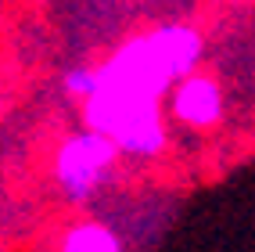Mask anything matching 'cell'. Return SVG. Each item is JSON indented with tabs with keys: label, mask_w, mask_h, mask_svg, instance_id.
I'll use <instances>...</instances> for the list:
<instances>
[{
	"label": "cell",
	"mask_w": 255,
	"mask_h": 252,
	"mask_svg": "<svg viewBox=\"0 0 255 252\" xmlns=\"http://www.w3.org/2000/svg\"><path fill=\"white\" fill-rule=\"evenodd\" d=\"M201 58H205V36L194 25H183V22L158 25L144 36L126 40L101 65L97 94L162 101L180 76L198 69Z\"/></svg>",
	"instance_id": "obj_1"
},
{
	"label": "cell",
	"mask_w": 255,
	"mask_h": 252,
	"mask_svg": "<svg viewBox=\"0 0 255 252\" xmlns=\"http://www.w3.org/2000/svg\"><path fill=\"white\" fill-rule=\"evenodd\" d=\"M83 119H87V126L108 133L123 159L147 162V159H158L169 144L162 101L94 94L83 101Z\"/></svg>",
	"instance_id": "obj_2"
},
{
	"label": "cell",
	"mask_w": 255,
	"mask_h": 252,
	"mask_svg": "<svg viewBox=\"0 0 255 252\" xmlns=\"http://www.w3.org/2000/svg\"><path fill=\"white\" fill-rule=\"evenodd\" d=\"M119 159L123 155H119L115 141L94 126H83L69 137H61V144L54 148V184L61 198L72 206H87L105 188Z\"/></svg>",
	"instance_id": "obj_3"
},
{
	"label": "cell",
	"mask_w": 255,
	"mask_h": 252,
	"mask_svg": "<svg viewBox=\"0 0 255 252\" xmlns=\"http://www.w3.org/2000/svg\"><path fill=\"white\" fill-rule=\"evenodd\" d=\"M169 115L187 130H212L223 119V87L209 72H187L165 94Z\"/></svg>",
	"instance_id": "obj_4"
},
{
	"label": "cell",
	"mask_w": 255,
	"mask_h": 252,
	"mask_svg": "<svg viewBox=\"0 0 255 252\" xmlns=\"http://www.w3.org/2000/svg\"><path fill=\"white\" fill-rule=\"evenodd\" d=\"M58 252H123V242L101 220H76L72 227H65Z\"/></svg>",
	"instance_id": "obj_5"
},
{
	"label": "cell",
	"mask_w": 255,
	"mask_h": 252,
	"mask_svg": "<svg viewBox=\"0 0 255 252\" xmlns=\"http://www.w3.org/2000/svg\"><path fill=\"white\" fill-rule=\"evenodd\" d=\"M97 83H101V76H97L94 65H72V69H65V76H61V90L83 105L87 97L97 94Z\"/></svg>",
	"instance_id": "obj_6"
}]
</instances>
